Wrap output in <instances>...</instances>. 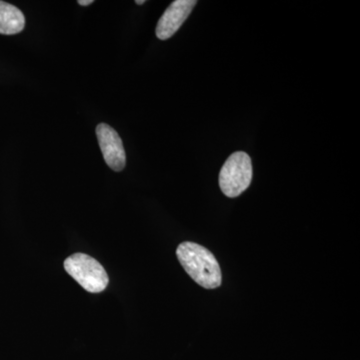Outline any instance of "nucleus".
I'll list each match as a JSON object with an SVG mask.
<instances>
[{
	"label": "nucleus",
	"mask_w": 360,
	"mask_h": 360,
	"mask_svg": "<svg viewBox=\"0 0 360 360\" xmlns=\"http://www.w3.org/2000/svg\"><path fill=\"white\" fill-rule=\"evenodd\" d=\"M78 4H79L80 6H90V4H94V1H92V0H79V1H78Z\"/></svg>",
	"instance_id": "nucleus-7"
},
{
	"label": "nucleus",
	"mask_w": 360,
	"mask_h": 360,
	"mask_svg": "<svg viewBox=\"0 0 360 360\" xmlns=\"http://www.w3.org/2000/svg\"><path fill=\"white\" fill-rule=\"evenodd\" d=\"M96 136L106 165L115 170L122 172L127 165V155L120 135L105 123L96 127Z\"/></svg>",
	"instance_id": "nucleus-4"
},
{
	"label": "nucleus",
	"mask_w": 360,
	"mask_h": 360,
	"mask_svg": "<svg viewBox=\"0 0 360 360\" xmlns=\"http://www.w3.org/2000/svg\"><path fill=\"white\" fill-rule=\"evenodd\" d=\"M176 255L186 274L198 285L206 290H214L221 285L222 276L219 262L207 248L186 241L179 245Z\"/></svg>",
	"instance_id": "nucleus-1"
},
{
	"label": "nucleus",
	"mask_w": 360,
	"mask_h": 360,
	"mask_svg": "<svg viewBox=\"0 0 360 360\" xmlns=\"http://www.w3.org/2000/svg\"><path fill=\"white\" fill-rule=\"evenodd\" d=\"M136 2V4H139V6H142V4H146V0H137V1H135Z\"/></svg>",
	"instance_id": "nucleus-8"
},
{
	"label": "nucleus",
	"mask_w": 360,
	"mask_h": 360,
	"mask_svg": "<svg viewBox=\"0 0 360 360\" xmlns=\"http://www.w3.org/2000/svg\"><path fill=\"white\" fill-rule=\"evenodd\" d=\"M196 4L198 1L195 0H175L172 2L156 25V37L161 40H167L174 37L191 15Z\"/></svg>",
	"instance_id": "nucleus-5"
},
{
	"label": "nucleus",
	"mask_w": 360,
	"mask_h": 360,
	"mask_svg": "<svg viewBox=\"0 0 360 360\" xmlns=\"http://www.w3.org/2000/svg\"><path fill=\"white\" fill-rule=\"evenodd\" d=\"M66 272L90 293H99L108 285V276L103 265L84 253H75L66 258Z\"/></svg>",
	"instance_id": "nucleus-3"
},
{
	"label": "nucleus",
	"mask_w": 360,
	"mask_h": 360,
	"mask_svg": "<svg viewBox=\"0 0 360 360\" xmlns=\"http://www.w3.org/2000/svg\"><path fill=\"white\" fill-rule=\"evenodd\" d=\"M25 26V18L20 9L0 1V34L13 35L22 32Z\"/></svg>",
	"instance_id": "nucleus-6"
},
{
	"label": "nucleus",
	"mask_w": 360,
	"mask_h": 360,
	"mask_svg": "<svg viewBox=\"0 0 360 360\" xmlns=\"http://www.w3.org/2000/svg\"><path fill=\"white\" fill-rule=\"evenodd\" d=\"M252 163L245 151L232 153L219 172V186L227 198H238L250 187Z\"/></svg>",
	"instance_id": "nucleus-2"
}]
</instances>
